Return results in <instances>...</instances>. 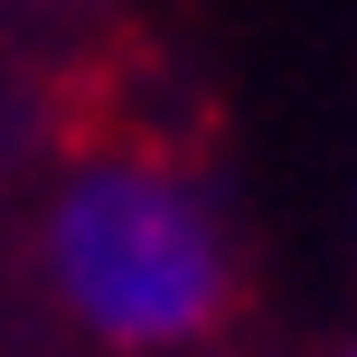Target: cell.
I'll list each match as a JSON object with an SVG mask.
<instances>
[{
    "label": "cell",
    "mask_w": 357,
    "mask_h": 357,
    "mask_svg": "<svg viewBox=\"0 0 357 357\" xmlns=\"http://www.w3.org/2000/svg\"><path fill=\"white\" fill-rule=\"evenodd\" d=\"M47 282L94 339L178 348L226 310L235 254L197 178L160 160H85L47 207Z\"/></svg>",
    "instance_id": "6da1fadb"
},
{
    "label": "cell",
    "mask_w": 357,
    "mask_h": 357,
    "mask_svg": "<svg viewBox=\"0 0 357 357\" xmlns=\"http://www.w3.org/2000/svg\"><path fill=\"white\" fill-rule=\"evenodd\" d=\"M348 357H357V348H348Z\"/></svg>",
    "instance_id": "7a4b0ae2"
}]
</instances>
